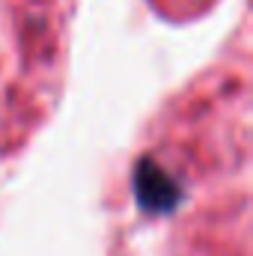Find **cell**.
Listing matches in <instances>:
<instances>
[{"instance_id": "6da1fadb", "label": "cell", "mask_w": 253, "mask_h": 256, "mask_svg": "<svg viewBox=\"0 0 253 256\" xmlns=\"http://www.w3.org/2000/svg\"><path fill=\"white\" fill-rule=\"evenodd\" d=\"M134 194L143 212L152 214H170L179 202H182V188L152 161V158H140L134 167Z\"/></svg>"}]
</instances>
